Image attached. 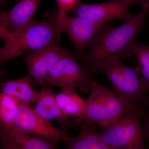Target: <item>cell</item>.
<instances>
[{"mask_svg":"<svg viewBox=\"0 0 149 149\" xmlns=\"http://www.w3.org/2000/svg\"><path fill=\"white\" fill-rule=\"evenodd\" d=\"M58 10L44 16L42 21H33L14 32L0 27V37L5 45L0 49V63H4L28 52H34L58 43Z\"/></svg>","mask_w":149,"mask_h":149,"instance_id":"cell-1","label":"cell"},{"mask_svg":"<svg viewBox=\"0 0 149 149\" xmlns=\"http://www.w3.org/2000/svg\"><path fill=\"white\" fill-rule=\"evenodd\" d=\"M149 14V9L143 8L139 14L121 26L113 27L104 24L91 41L88 53L75 54L76 58L88 69L110 56L117 54L122 56L134 41L135 36L143 30Z\"/></svg>","mask_w":149,"mask_h":149,"instance_id":"cell-2","label":"cell"},{"mask_svg":"<svg viewBox=\"0 0 149 149\" xmlns=\"http://www.w3.org/2000/svg\"><path fill=\"white\" fill-rule=\"evenodd\" d=\"M90 92L84 113L79 118H73L72 126L87 123L103 128L120 120L138 104L126 101L96 79Z\"/></svg>","mask_w":149,"mask_h":149,"instance_id":"cell-3","label":"cell"},{"mask_svg":"<svg viewBox=\"0 0 149 149\" xmlns=\"http://www.w3.org/2000/svg\"><path fill=\"white\" fill-rule=\"evenodd\" d=\"M88 70L91 74L102 72L107 77L113 92L131 104L143 101L148 92L140 78L137 68L124 64L117 54L95 63Z\"/></svg>","mask_w":149,"mask_h":149,"instance_id":"cell-4","label":"cell"},{"mask_svg":"<svg viewBox=\"0 0 149 149\" xmlns=\"http://www.w3.org/2000/svg\"><path fill=\"white\" fill-rule=\"evenodd\" d=\"M143 113L137 104L120 120L101 128L102 141L117 149H147L141 123Z\"/></svg>","mask_w":149,"mask_h":149,"instance_id":"cell-5","label":"cell"},{"mask_svg":"<svg viewBox=\"0 0 149 149\" xmlns=\"http://www.w3.org/2000/svg\"><path fill=\"white\" fill-rule=\"evenodd\" d=\"M75 54L58 62L50 69L46 77L45 86H56L62 91L78 88L81 92H90L95 77L79 64Z\"/></svg>","mask_w":149,"mask_h":149,"instance_id":"cell-6","label":"cell"},{"mask_svg":"<svg viewBox=\"0 0 149 149\" xmlns=\"http://www.w3.org/2000/svg\"><path fill=\"white\" fill-rule=\"evenodd\" d=\"M16 100L18 111L13 128L32 136L58 142L63 141L67 144L73 139L66 131L59 130L49 120L41 117L30 105Z\"/></svg>","mask_w":149,"mask_h":149,"instance_id":"cell-7","label":"cell"},{"mask_svg":"<svg viewBox=\"0 0 149 149\" xmlns=\"http://www.w3.org/2000/svg\"><path fill=\"white\" fill-rule=\"evenodd\" d=\"M74 54L58 43L27 54L24 61L29 74L34 79L33 85L45 86V79L51 68L61 60Z\"/></svg>","mask_w":149,"mask_h":149,"instance_id":"cell-8","label":"cell"},{"mask_svg":"<svg viewBox=\"0 0 149 149\" xmlns=\"http://www.w3.org/2000/svg\"><path fill=\"white\" fill-rule=\"evenodd\" d=\"M59 31L66 32L74 45L75 54H84L91 41L104 24L81 17L70 16L67 13L58 11Z\"/></svg>","mask_w":149,"mask_h":149,"instance_id":"cell-9","label":"cell"},{"mask_svg":"<svg viewBox=\"0 0 149 149\" xmlns=\"http://www.w3.org/2000/svg\"><path fill=\"white\" fill-rule=\"evenodd\" d=\"M130 6L123 0H111L95 4L80 3L69 12L103 24L106 22L116 19H121L127 22L135 16L128 11Z\"/></svg>","mask_w":149,"mask_h":149,"instance_id":"cell-10","label":"cell"},{"mask_svg":"<svg viewBox=\"0 0 149 149\" xmlns=\"http://www.w3.org/2000/svg\"><path fill=\"white\" fill-rule=\"evenodd\" d=\"M41 1L19 0L10 9L1 12L0 27L14 32L32 23Z\"/></svg>","mask_w":149,"mask_h":149,"instance_id":"cell-11","label":"cell"},{"mask_svg":"<svg viewBox=\"0 0 149 149\" xmlns=\"http://www.w3.org/2000/svg\"><path fill=\"white\" fill-rule=\"evenodd\" d=\"M56 94L51 87H42L37 92L35 110L39 115L46 120L58 122L63 130L66 131L68 128L72 126L73 117L64 114L59 107L56 100Z\"/></svg>","mask_w":149,"mask_h":149,"instance_id":"cell-12","label":"cell"},{"mask_svg":"<svg viewBox=\"0 0 149 149\" xmlns=\"http://www.w3.org/2000/svg\"><path fill=\"white\" fill-rule=\"evenodd\" d=\"M1 140L12 143L17 149H58V141L23 133L14 128L0 129Z\"/></svg>","mask_w":149,"mask_h":149,"instance_id":"cell-13","label":"cell"},{"mask_svg":"<svg viewBox=\"0 0 149 149\" xmlns=\"http://www.w3.org/2000/svg\"><path fill=\"white\" fill-rule=\"evenodd\" d=\"M32 77L29 74L20 79L1 83V93L13 97L29 105L36 103L37 92L33 87Z\"/></svg>","mask_w":149,"mask_h":149,"instance_id":"cell-14","label":"cell"},{"mask_svg":"<svg viewBox=\"0 0 149 149\" xmlns=\"http://www.w3.org/2000/svg\"><path fill=\"white\" fill-rule=\"evenodd\" d=\"M79 134L68 143L65 149H117L102 141L97 127L93 124L80 123Z\"/></svg>","mask_w":149,"mask_h":149,"instance_id":"cell-15","label":"cell"},{"mask_svg":"<svg viewBox=\"0 0 149 149\" xmlns=\"http://www.w3.org/2000/svg\"><path fill=\"white\" fill-rule=\"evenodd\" d=\"M56 100L59 107L64 114L74 118L81 117L85 111V100L75 90L61 91L56 94Z\"/></svg>","mask_w":149,"mask_h":149,"instance_id":"cell-16","label":"cell"},{"mask_svg":"<svg viewBox=\"0 0 149 149\" xmlns=\"http://www.w3.org/2000/svg\"><path fill=\"white\" fill-rule=\"evenodd\" d=\"M18 111L17 100L10 96L0 95V129L13 128Z\"/></svg>","mask_w":149,"mask_h":149,"instance_id":"cell-17","label":"cell"},{"mask_svg":"<svg viewBox=\"0 0 149 149\" xmlns=\"http://www.w3.org/2000/svg\"><path fill=\"white\" fill-rule=\"evenodd\" d=\"M133 56H136L137 66L136 68L142 75L141 80L149 91V47L135 43L133 48Z\"/></svg>","mask_w":149,"mask_h":149,"instance_id":"cell-18","label":"cell"},{"mask_svg":"<svg viewBox=\"0 0 149 149\" xmlns=\"http://www.w3.org/2000/svg\"><path fill=\"white\" fill-rule=\"evenodd\" d=\"M60 11L68 13L80 3V0H56Z\"/></svg>","mask_w":149,"mask_h":149,"instance_id":"cell-19","label":"cell"},{"mask_svg":"<svg viewBox=\"0 0 149 149\" xmlns=\"http://www.w3.org/2000/svg\"><path fill=\"white\" fill-rule=\"evenodd\" d=\"M124 1L129 4L130 6L133 5L136 3L141 4L142 8L149 9V0H123Z\"/></svg>","mask_w":149,"mask_h":149,"instance_id":"cell-20","label":"cell"},{"mask_svg":"<svg viewBox=\"0 0 149 149\" xmlns=\"http://www.w3.org/2000/svg\"><path fill=\"white\" fill-rule=\"evenodd\" d=\"M143 130L144 137L149 139V116L146 118L143 126Z\"/></svg>","mask_w":149,"mask_h":149,"instance_id":"cell-21","label":"cell"},{"mask_svg":"<svg viewBox=\"0 0 149 149\" xmlns=\"http://www.w3.org/2000/svg\"><path fill=\"white\" fill-rule=\"evenodd\" d=\"M1 148L3 149H17L10 142L5 140H1Z\"/></svg>","mask_w":149,"mask_h":149,"instance_id":"cell-22","label":"cell"},{"mask_svg":"<svg viewBox=\"0 0 149 149\" xmlns=\"http://www.w3.org/2000/svg\"><path fill=\"white\" fill-rule=\"evenodd\" d=\"M143 102L146 105L149 107V97H147Z\"/></svg>","mask_w":149,"mask_h":149,"instance_id":"cell-23","label":"cell"},{"mask_svg":"<svg viewBox=\"0 0 149 149\" xmlns=\"http://www.w3.org/2000/svg\"><path fill=\"white\" fill-rule=\"evenodd\" d=\"M8 1V0H0V1H1V4H3Z\"/></svg>","mask_w":149,"mask_h":149,"instance_id":"cell-24","label":"cell"},{"mask_svg":"<svg viewBox=\"0 0 149 149\" xmlns=\"http://www.w3.org/2000/svg\"><path fill=\"white\" fill-rule=\"evenodd\" d=\"M1 149H3L1 148Z\"/></svg>","mask_w":149,"mask_h":149,"instance_id":"cell-25","label":"cell"}]
</instances>
